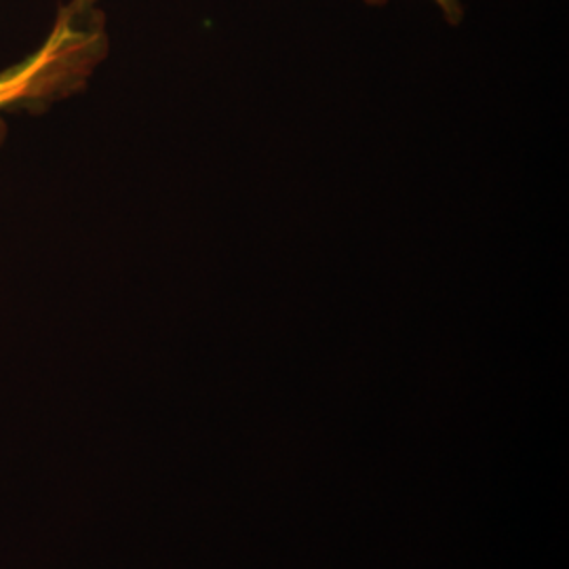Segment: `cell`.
Wrapping results in <instances>:
<instances>
[{"instance_id": "obj_2", "label": "cell", "mask_w": 569, "mask_h": 569, "mask_svg": "<svg viewBox=\"0 0 569 569\" xmlns=\"http://www.w3.org/2000/svg\"><path fill=\"white\" fill-rule=\"evenodd\" d=\"M369 7H387L390 0H363ZM449 26H460L467 13V0H428Z\"/></svg>"}, {"instance_id": "obj_1", "label": "cell", "mask_w": 569, "mask_h": 569, "mask_svg": "<svg viewBox=\"0 0 569 569\" xmlns=\"http://www.w3.org/2000/svg\"><path fill=\"white\" fill-rule=\"evenodd\" d=\"M98 2L70 0L47 41L32 56L0 72V143L4 140V112L60 91H72L103 60L108 34Z\"/></svg>"}]
</instances>
